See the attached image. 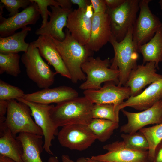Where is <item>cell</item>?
Instances as JSON below:
<instances>
[{"label":"cell","mask_w":162,"mask_h":162,"mask_svg":"<svg viewBox=\"0 0 162 162\" xmlns=\"http://www.w3.org/2000/svg\"><path fill=\"white\" fill-rule=\"evenodd\" d=\"M94 104L84 96L57 104L50 110L51 118L57 127L74 124L87 125L93 119Z\"/></svg>","instance_id":"cell-1"},{"label":"cell","mask_w":162,"mask_h":162,"mask_svg":"<svg viewBox=\"0 0 162 162\" xmlns=\"http://www.w3.org/2000/svg\"><path fill=\"white\" fill-rule=\"evenodd\" d=\"M65 33V38L63 41L52 37L53 40L69 72L71 81L74 83L79 81H85L86 75L82 71L81 66L90 57L92 56L93 52L75 40L67 28Z\"/></svg>","instance_id":"cell-2"},{"label":"cell","mask_w":162,"mask_h":162,"mask_svg":"<svg viewBox=\"0 0 162 162\" xmlns=\"http://www.w3.org/2000/svg\"><path fill=\"white\" fill-rule=\"evenodd\" d=\"M134 26L129 30L124 39L117 41L111 36L110 41L113 48L114 56L111 59L110 68L119 71L118 86H124L131 71L137 66L138 46L133 38Z\"/></svg>","instance_id":"cell-3"},{"label":"cell","mask_w":162,"mask_h":162,"mask_svg":"<svg viewBox=\"0 0 162 162\" xmlns=\"http://www.w3.org/2000/svg\"><path fill=\"white\" fill-rule=\"evenodd\" d=\"M111 60L109 58L101 59L90 57L82 65V71L86 74V80L80 86L83 90H98L101 88L103 82H113L118 83L119 71L110 68Z\"/></svg>","instance_id":"cell-4"},{"label":"cell","mask_w":162,"mask_h":162,"mask_svg":"<svg viewBox=\"0 0 162 162\" xmlns=\"http://www.w3.org/2000/svg\"><path fill=\"white\" fill-rule=\"evenodd\" d=\"M31 111L26 103L14 99L8 100L5 127L16 138L18 133H26L43 136L41 128L31 117Z\"/></svg>","instance_id":"cell-5"},{"label":"cell","mask_w":162,"mask_h":162,"mask_svg":"<svg viewBox=\"0 0 162 162\" xmlns=\"http://www.w3.org/2000/svg\"><path fill=\"white\" fill-rule=\"evenodd\" d=\"M21 60L28 76L39 88H49L53 84L56 72L43 60L38 49L31 43L27 52L22 55Z\"/></svg>","instance_id":"cell-6"},{"label":"cell","mask_w":162,"mask_h":162,"mask_svg":"<svg viewBox=\"0 0 162 162\" xmlns=\"http://www.w3.org/2000/svg\"><path fill=\"white\" fill-rule=\"evenodd\" d=\"M139 0H125L114 9L107 8L106 13L110 20L112 36L118 42L124 38L129 29L134 25L139 10Z\"/></svg>","instance_id":"cell-7"},{"label":"cell","mask_w":162,"mask_h":162,"mask_svg":"<svg viewBox=\"0 0 162 162\" xmlns=\"http://www.w3.org/2000/svg\"><path fill=\"white\" fill-rule=\"evenodd\" d=\"M151 0H141L139 2V15L134 25L133 40L138 47L148 42L162 26L159 19L150 10Z\"/></svg>","instance_id":"cell-8"},{"label":"cell","mask_w":162,"mask_h":162,"mask_svg":"<svg viewBox=\"0 0 162 162\" xmlns=\"http://www.w3.org/2000/svg\"><path fill=\"white\" fill-rule=\"evenodd\" d=\"M57 135L62 146L79 151L87 149L97 140L88 125L82 124L64 126Z\"/></svg>","instance_id":"cell-9"},{"label":"cell","mask_w":162,"mask_h":162,"mask_svg":"<svg viewBox=\"0 0 162 162\" xmlns=\"http://www.w3.org/2000/svg\"><path fill=\"white\" fill-rule=\"evenodd\" d=\"M16 100L26 103L29 107L32 116L43 132L44 139V149L48 153L53 155L50 149L52 142L54 139L55 136L58 133V128L54 124L50 116V110L54 105L36 103L27 100L22 98Z\"/></svg>","instance_id":"cell-10"},{"label":"cell","mask_w":162,"mask_h":162,"mask_svg":"<svg viewBox=\"0 0 162 162\" xmlns=\"http://www.w3.org/2000/svg\"><path fill=\"white\" fill-rule=\"evenodd\" d=\"M27 8L12 17L8 18L2 16L3 4L0 6V37H5L14 34L20 28L29 24H35L40 18V13L36 3L33 2Z\"/></svg>","instance_id":"cell-11"},{"label":"cell","mask_w":162,"mask_h":162,"mask_svg":"<svg viewBox=\"0 0 162 162\" xmlns=\"http://www.w3.org/2000/svg\"><path fill=\"white\" fill-rule=\"evenodd\" d=\"M121 110L128 120L127 123L120 128L122 133L133 134L146 125L162 123V99L141 112H131L123 109Z\"/></svg>","instance_id":"cell-12"},{"label":"cell","mask_w":162,"mask_h":162,"mask_svg":"<svg viewBox=\"0 0 162 162\" xmlns=\"http://www.w3.org/2000/svg\"><path fill=\"white\" fill-rule=\"evenodd\" d=\"M94 11L91 4L86 9L73 10L68 17L67 28L72 37L86 46L90 37Z\"/></svg>","instance_id":"cell-13"},{"label":"cell","mask_w":162,"mask_h":162,"mask_svg":"<svg viewBox=\"0 0 162 162\" xmlns=\"http://www.w3.org/2000/svg\"><path fill=\"white\" fill-rule=\"evenodd\" d=\"M107 151L105 154L91 158L108 162H150L148 151L131 149L126 148L122 141H117L103 146Z\"/></svg>","instance_id":"cell-14"},{"label":"cell","mask_w":162,"mask_h":162,"mask_svg":"<svg viewBox=\"0 0 162 162\" xmlns=\"http://www.w3.org/2000/svg\"><path fill=\"white\" fill-rule=\"evenodd\" d=\"M117 85L113 82H106L98 90H84V96L94 104H111L116 105L122 104L130 96V88Z\"/></svg>","instance_id":"cell-15"},{"label":"cell","mask_w":162,"mask_h":162,"mask_svg":"<svg viewBox=\"0 0 162 162\" xmlns=\"http://www.w3.org/2000/svg\"><path fill=\"white\" fill-rule=\"evenodd\" d=\"M157 68L154 62L137 66L130 72L124 86L130 89V96L137 95L146 85L162 78V75L156 73Z\"/></svg>","instance_id":"cell-16"},{"label":"cell","mask_w":162,"mask_h":162,"mask_svg":"<svg viewBox=\"0 0 162 162\" xmlns=\"http://www.w3.org/2000/svg\"><path fill=\"white\" fill-rule=\"evenodd\" d=\"M112 35L109 15L94 14L90 38L85 46L93 52H97L110 41Z\"/></svg>","instance_id":"cell-17"},{"label":"cell","mask_w":162,"mask_h":162,"mask_svg":"<svg viewBox=\"0 0 162 162\" xmlns=\"http://www.w3.org/2000/svg\"><path fill=\"white\" fill-rule=\"evenodd\" d=\"M31 43L38 49L41 56L54 68L56 74L70 80L69 72L51 37L39 35L36 40Z\"/></svg>","instance_id":"cell-18"},{"label":"cell","mask_w":162,"mask_h":162,"mask_svg":"<svg viewBox=\"0 0 162 162\" xmlns=\"http://www.w3.org/2000/svg\"><path fill=\"white\" fill-rule=\"evenodd\" d=\"M78 97V93L71 87L61 86L25 94L22 98L27 100L46 104H57Z\"/></svg>","instance_id":"cell-19"},{"label":"cell","mask_w":162,"mask_h":162,"mask_svg":"<svg viewBox=\"0 0 162 162\" xmlns=\"http://www.w3.org/2000/svg\"><path fill=\"white\" fill-rule=\"evenodd\" d=\"M51 10L50 20L44 26L37 29V35H47L58 40L62 41L65 38L63 28L66 27L68 15L73 10L72 9L62 8L60 6H50Z\"/></svg>","instance_id":"cell-20"},{"label":"cell","mask_w":162,"mask_h":162,"mask_svg":"<svg viewBox=\"0 0 162 162\" xmlns=\"http://www.w3.org/2000/svg\"><path fill=\"white\" fill-rule=\"evenodd\" d=\"M162 99V78L152 83L137 95L130 96L119 105L121 110L129 106L136 110H146Z\"/></svg>","instance_id":"cell-21"},{"label":"cell","mask_w":162,"mask_h":162,"mask_svg":"<svg viewBox=\"0 0 162 162\" xmlns=\"http://www.w3.org/2000/svg\"><path fill=\"white\" fill-rule=\"evenodd\" d=\"M43 136L33 134L22 133L16 137L22 146L23 162H43L40 156L44 148Z\"/></svg>","instance_id":"cell-22"},{"label":"cell","mask_w":162,"mask_h":162,"mask_svg":"<svg viewBox=\"0 0 162 162\" xmlns=\"http://www.w3.org/2000/svg\"><path fill=\"white\" fill-rule=\"evenodd\" d=\"M138 52L143 56V64L148 62H155L157 69L162 61V26L153 37L148 42L138 47Z\"/></svg>","instance_id":"cell-23"},{"label":"cell","mask_w":162,"mask_h":162,"mask_svg":"<svg viewBox=\"0 0 162 162\" xmlns=\"http://www.w3.org/2000/svg\"><path fill=\"white\" fill-rule=\"evenodd\" d=\"M31 28L26 26L18 32L5 37L0 38V53H18L20 52H26L29 44L25 41V39Z\"/></svg>","instance_id":"cell-24"},{"label":"cell","mask_w":162,"mask_h":162,"mask_svg":"<svg viewBox=\"0 0 162 162\" xmlns=\"http://www.w3.org/2000/svg\"><path fill=\"white\" fill-rule=\"evenodd\" d=\"M23 148L21 142L5 127L0 131V154L9 157L16 162H23Z\"/></svg>","instance_id":"cell-25"},{"label":"cell","mask_w":162,"mask_h":162,"mask_svg":"<svg viewBox=\"0 0 162 162\" xmlns=\"http://www.w3.org/2000/svg\"><path fill=\"white\" fill-rule=\"evenodd\" d=\"M100 142H105L109 139L114 130L119 127V123L103 119L93 118L88 125Z\"/></svg>","instance_id":"cell-26"},{"label":"cell","mask_w":162,"mask_h":162,"mask_svg":"<svg viewBox=\"0 0 162 162\" xmlns=\"http://www.w3.org/2000/svg\"><path fill=\"white\" fill-rule=\"evenodd\" d=\"M119 105L111 104H94L92 110L93 118L109 120L119 123Z\"/></svg>","instance_id":"cell-27"},{"label":"cell","mask_w":162,"mask_h":162,"mask_svg":"<svg viewBox=\"0 0 162 162\" xmlns=\"http://www.w3.org/2000/svg\"><path fill=\"white\" fill-rule=\"evenodd\" d=\"M18 53H0V74L4 73L14 77L21 73Z\"/></svg>","instance_id":"cell-28"},{"label":"cell","mask_w":162,"mask_h":162,"mask_svg":"<svg viewBox=\"0 0 162 162\" xmlns=\"http://www.w3.org/2000/svg\"><path fill=\"white\" fill-rule=\"evenodd\" d=\"M139 130L147 139L149 145V159L150 162H152L154 157L155 148L162 140V123L152 127H144Z\"/></svg>","instance_id":"cell-29"},{"label":"cell","mask_w":162,"mask_h":162,"mask_svg":"<svg viewBox=\"0 0 162 162\" xmlns=\"http://www.w3.org/2000/svg\"><path fill=\"white\" fill-rule=\"evenodd\" d=\"M121 137L125 146L131 149L147 151L149 145L145 135L139 130L134 133L129 134L122 133Z\"/></svg>","instance_id":"cell-30"},{"label":"cell","mask_w":162,"mask_h":162,"mask_svg":"<svg viewBox=\"0 0 162 162\" xmlns=\"http://www.w3.org/2000/svg\"><path fill=\"white\" fill-rule=\"evenodd\" d=\"M21 89L0 80V100H9L22 98L25 94Z\"/></svg>","instance_id":"cell-31"},{"label":"cell","mask_w":162,"mask_h":162,"mask_svg":"<svg viewBox=\"0 0 162 162\" xmlns=\"http://www.w3.org/2000/svg\"><path fill=\"white\" fill-rule=\"evenodd\" d=\"M0 2L9 13L8 16L10 17L19 13L20 8L26 9L32 2L31 0H1Z\"/></svg>","instance_id":"cell-32"},{"label":"cell","mask_w":162,"mask_h":162,"mask_svg":"<svg viewBox=\"0 0 162 162\" xmlns=\"http://www.w3.org/2000/svg\"><path fill=\"white\" fill-rule=\"evenodd\" d=\"M37 4L40 15L42 19L41 26L46 25L48 22V16L50 15L51 11L48 9V7L53 6L56 7L59 6L56 0H32Z\"/></svg>","instance_id":"cell-33"},{"label":"cell","mask_w":162,"mask_h":162,"mask_svg":"<svg viewBox=\"0 0 162 162\" xmlns=\"http://www.w3.org/2000/svg\"><path fill=\"white\" fill-rule=\"evenodd\" d=\"M94 14L106 13L107 7L104 0H90Z\"/></svg>","instance_id":"cell-34"},{"label":"cell","mask_w":162,"mask_h":162,"mask_svg":"<svg viewBox=\"0 0 162 162\" xmlns=\"http://www.w3.org/2000/svg\"><path fill=\"white\" fill-rule=\"evenodd\" d=\"M8 104V100H0V129L5 126V115L7 113Z\"/></svg>","instance_id":"cell-35"},{"label":"cell","mask_w":162,"mask_h":162,"mask_svg":"<svg viewBox=\"0 0 162 162\" xmlns=\"http://www.w3.org/2000/svg\"><path fill=\"white\" fill-rule=\"evenodd\" d=\"M152 162H162V140L155 148L154 157Z\"/></svg>","instance_id":"cell-36"},{"label":"cell","mask_w":162,"mask_h":162,"mask_svg":"<svg viewBox=\"0 0 162 162\" xmlns=\"http://www.w3.org/2000/svg\"><path fill=\"white\" fill-rule=\"evenodd\" d=\"M107 8L114 9L122 5L125 0H104Z\"/></svg>","instance_id":"cell-37"},{"label":"cell","mask_w":162,"mask_h":162,"mask_svg":"<svg viewBox=\"0 0 162 162\" xmlns=\"http://www.w3.org/2000/svg\"><path fill=\"white\" fill-rule=\"evenodd\" d=\"M72 4H76L78 8L85 9L91 4L90 0H70Z\"/></svg>","instance_id":"cell-38"},{"label":"cell","mask_w":162,"mask_h":162,"mask_svg":"<svg viewBox=\"0 0 162 162\" xmlns=\"http://www.w3.org/2000/svg\"><path fill=\"white\" fill-rule=\"evenodd\" d=\"M62 162H88L86 158L81 157L78 158L76 161L71 159L68 155L63 154L61 157Z\"/></svg>","instance_id":"cell-39"},{"label":"cell","mask_w":162,"mask_h":162,"mask_svg":"<svg viewBox=\"0 0 162 162\" xmlns=\"http://www.w3.org/2000/svg\"><path fill=\"white\" fill-rule=\"evenodd\" d=\"M59 6L62 8L71 9L72 4L70 0H56Z\"/></svg>","instance_id":"cell-40"},{"label":"cell","mask_w":162,"mask_h":162,"mask_svg":"<svg viewBox=\"0 0 162 162\" xmlns=\"http://www.w3.org/2000/svg\"><path fill=\"white\" fill-rule=\"evenodd\" d=\"M0 162H16L7 157L0 154Z\"/></svg>","instance_id":"cell-41"},{"label":"cell","mask_w":162,"mask_h":162,"mask_svg":"<svg viewBox=\"0 0 162 162\" xmlns=\"http://www.w3.org/2000/svg\"><path fill=\"white\" fill-rule=\"evenodd\" d=\"M48 162H59L58 158L55 156L50 157L48 160Z\"/></svg>","instance_id":"cell-42"},{"label":"cell","mask_w":162,"mask_h":162,"mask_svg":"<svg viewBox=\"0 0 162 162\" xmlns=\"http://www.w3.org/2000/svg\"><path fill=\"white\" fill-rule=\"evenodd\" d=\"M86 158L88 162H108L94 160L91 157H87Z\"/></svg>","instance_id":"cell-43"},{"label":"cell","mask_w":162,"mask_h":162,"mask_svg":"<svg viewBox=\"0 0 162 162\" xmlns=\"http://www.w3.org/2000/svg\"><path fill=\"white\" fill-rule=\"evenodd\" d=\"M159 3L160 4V9L162 10V0H160L159 2Z\"/></svg>","instance_id":"cell-44"}]
</instances>
